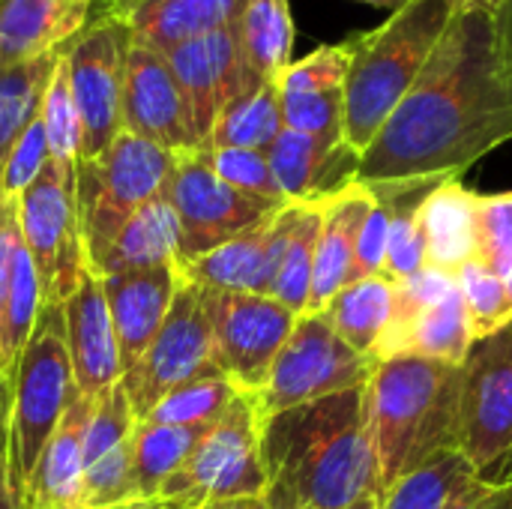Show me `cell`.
<instances>
[{"instance_id":"1","label":"cell","mask_w":512,"mask_h":509,"mask_svg":"<svg viewBox=\"0 0 512 509\" xmlns=\"http://www.w3.org/2000/svg\"><path fill=\"white\" fill-rule=\"evenodd\" d=\"M512 141V63L498 18L459 6L411 93L363 150L357 180L462 177Z\"/></svg>"},{"instance_id":"2","label":"cell","mask_w":512,"mask_h":509,"mask_svg":"<svg viewBox=\"0 0 512 509\" xmlns=\"http://www.w3.org/2000/svg\"><path fill=\"white\" fill-rule=\"evenodd\" d=\"M270 509H375L384 483L366 384L261 420Z\"/></svg>"},{"instance_id":"3","label":"cell","mask_w":512,"mask_h":509,"mask_svg":"<svg viewBox=\"0 0 512 509\" xmlns=\"http://www.w3.org/2000/svg\"><path fill=\"white\" fill-rule=\"evenodd\" d=\"M462 366L423 357L378 360L366 384L369 426L384 489L429 459L462 450Z\"/></svg>"},{"instance_id":"4","label":"cell","mask_w":512,"mask_h":509,"mask_svg":"<svg viewBox=\"0 0 512 509\" xmlns=\"http://www.w3.org/2000/svg\"><path fill=\"white\" fill-rule=\"evenodd\" d=\"M459 6V0H408L375 30L351 36L342 132L357 156L411 93Z\"/></svg>"},{"instance_id":"5","label":"cell","mask_w":512,"mask_h":509,"mask_svg":"<svg viewBox=\"0 0 512 509\" xmlns=\"http://www.w3.org/2000/svg\"><path fill=\"white\" fill-rule=\"evenodd\" d=\"M72 399L75 384L66 351L63 306L42 303L9 384L3 477L12 509H21L27 480Z\"/></svg>"},{"instance_id":"6","label":"cell","mask_w":512,"mask_h":509,"mask_svg":"<svg viewBox=\"0 0 512 509\" xmlns=\"http://www.w3.org/2000/svg\"><path fill=\"white\" fill-rule=\"evenodd\" d=\"M174 168V153L120 132L117 141L75 168V213L87 270H96L120 228L138 207L156 198Z\"/></svg>"},{"instance_id":"7","label":"cell","mask_w":512,"mask_h":509,"mask_svg":"<svg viewBox=\"0 0 512 509\" xmlns=\"http://www.w3.org/2000/svg\"><path fill=\"white\" fill-rule=\"evenodd\" d=\"M267 471L261 459V414L255 393H240L231 408L204 429L183 468L162 486L159 501L216 504L264 498Z\"/></svg>"},{"instance_id":"8","label":"cell","mask_w":512,"mask_h":509,"mask_svg":"<svg viewBox=\"0 0 512 509\" xmlns=\"http://www.w3.org/2000/svg\"><path fill=\"white\" fill-rule=\"evenodd\" d=\"M375 360L357 354L321 312L297 315L264 387L255 393L261 420L369 384Z\"/></svg>"},{"instance_id":"9","label":"cell","mask_w":512,"mask_h":509,"mask_svg":"<svg viewBox=\"0 0 512 509\" xmlns=\"http://www.w3.org/2000/svg\"><path fill=\"white\" fill-rule=\"evenodd\" d=\"M162 198L171 204L180 225V264H189L237 234L255 228L273 216L279 201L246 195L228 186L210 165L207 150H189L174 156V168L162 186Z\"/></svg>"},{"instance_id":"10","label":"cell","mask_w":512,"mask_h":509,"mask_svg":"<svg viewBox=\"0 0 512 509\" xmlns=\"http://www.w3.org/2000/svg\"><path fill=\"white\" fill-rule=\"evenodd\" d=\"M207 375H222V372L216 369V357H213V330L204 306V288L180 276L174 303L156 339L141 354V360L120 378L135 423L147 420V414L168 393Z\"/></svg>"},{"instance_id":"11","label":"cell","mask_w":512,"mask_h":509,"mask_svg":"<svg viewBox=\"0 0 512 509\" xmlns=\"http://www.w3.org/2000/svg\"><path fill=\"white\" fill-rule=\"evenodd\" d=\"M459 417L462 453L483 483L498 486L512 462V321L468 351Z\"/></svg>"},{"instance_id":"12","label":"cell","mask_w":512,"mask_h":509,"mask_svg":"<svg viewBox=\"0 0 512 509\" xmlns=\"http://www.w3.org/2000/svg\"><path fill=\"white\" fill-rule=\"evenodd\" d=\"M18 222L42 303L63 306L87 270L75 213V168L48 159L39 177L18 195Z\"/></svg>"},{"instance_id":"13","label":"cell","mask_w":512,"mask_h":509,"mask_svg":"<svg viewBox=\"0 0 512 509\" xmlns=\"http://www.w3.org/2000/svg\"><path fill=\"white\" fill-rule=\"evenodd\" d=\"M129 39L132 30L123 18L93 15L81 36L63 48L81 123L78 162L99 159L123 132V72Z\"/></svg>"},{"instance_id":"14","label":"cell","mask_w":512,"mask_h":509,"mask_svg":"<svg viewBox=\"0 0 512 509\" xmlns=\"http://www.w3.org/2000/svg\"><path fill=\"white\" fill-rule=\"evenodd\" d=\"M204 306L213 330L216 369L240 390L258 393L276 354L294 330L297 315L264 294H237L204 288Z\"/></svg>"},{"instance_id":"15","label":"cell","mask_w":512,"mask_h":509,"mask_svg":"<svg viewBox=\"0 0 512 509\" xmlns=\"http://www.w3.org/2000/svg\"><path fill=\"white\" fill-rule=\"evenodd\" d=\"M123 132L159 144L174 156L201 150L165 51L138 36H132L126 48Z\"/></svg>"},{"instance_id":"16","label":"cell","mask_w":512,"mask_h":509,"mask_svg":"<svg viewBox=\"0 0 512 509\" xmlns=\"http://www.w3.org/2000/svg\"><path fill=\"white\" fill-rule=\"evenodd\" d=\"M171 72L177 78V87L186 102V114L192 123V132L198 138V147L207 144L219 114L228 108L231 99H237L243 90L258 87L240 57L237 30H216L198 39H189L171 51H165Z\"/></svg>"},{"instance_id":"17","label":"cell","mask_w":512,"mask_h":509,"mask_svg":"<svg viewBox=\"0 0 512 509\" xmlns=\"http://www.w3.org/2000/svg\"><path fill=\"white\" fill-rule=\"evenodd\" d=\"M351 63V39L321 45L312 54L294 60L279 78V105L285 129L321 138L345 141V75Z\"/></svg>"},{"instance_id":"18","label":"cell","mask_w":512,"mask_h":509,"mask_svg":"<svg viewBox=\"0 0 512 509\" xmlns=\"http://www.w3.org/2000/svg\"><path fill=\"white\" fill-rule=\"evenodd\" d=\"M291 225H294V201L279 207L273 216H267L255 228L222 243L219 249L183 264L180 276L213 291L270 297Z\"/></svg>"},{"instance_id":"19","label":"cell","mask_w":512,"mask_h":509,"mask_svg":"<svg viewBox=\"0 0 512 509\" xmlns=\"http://www.w3.org/2000/svg\"><path fill=\"white\" fill-rule=\"evenodd\" d=\"M63 327H66V351L72 363L75 393L96 402L123 375L102 279L96 273L90 270L81 273L78 288L63 303Z\"/></svg>"},{"instance_id":"20","label":"cell","mask_w":512,"mask_h":509,"mask_svg":"<svg viewBox=\"0 0 512 509\" xmlns=\"http://www.w3.org/2000/svg\"><path fill=\"white\" fill-rule=\"evenodd\" d=\"M99 279L117 339L120 372H129L156 339L162 321L168 318V309L180 285V270L150 267V270H129Z\"/></svg>"},{"instance_id":"21","label":"cell","mask_w":512,"mask_h":509,"mask_svg":"<svg viewBox=\"0 0 512 509\" xmlns=\"http://www.w3.org/2000/svg\"><path fill=\"white\" fill-rule=\"evenodd\" d=\"M96 0H0V69L69 48L90 24Z\"/></svg>"},{"instance_id":"22","label":"cell","mask_w":512,"mask_h":509,"mask_svg":"<svg viewBox=\"0 0 512 509\" xmlns=\"http://www.w3.org/2000/svg\"><path fill=\"white\" fill-rule=\"evenodd\" d=\"M264 153L285 201L315 204L357 180L360 156L345 141L333 144L294 129H282Z\"/></svg>"},{"instance_id":"23","label":"cell","mask_w":512,"mask_h":509,"mask_svg":"<svg viewBox=\"0 0 512 509\" xmlns=\"http://www.w3.org/2000/svg\"><path fill=\"white\" fill-rule=\"evenodd\" d=\"M375 207V195L366 183L354 180L336 195L321 201V234L315 246V270L306 312H321L348 282H354V249L360 228ZM303 312V315H306Z\"/></svg>"},{"instance_id":"24","label":"cell","mask_w":512,"mask_h":509,"mask_svg":"<svg viewBox=\"0 0 512 509\" xmlns=\"http://www.w3.org/2000/svg\"><path fill=\"white\" fill-rule=\"evenodd\" d=\"M90 411L93 402L75 393L27 480L21 509L84 507V429Z\"/></svg>"},{"instance_id":"25","label":"cell","mask_w":512,"mask_h":509,"mask_svg":"<svg viewBox=\"0 0 512 509\" xmlns=\"http://www.w3.org/2000/svg\"><path fill=\"white\" fill-rule=\"evenodd\" d=\"M249 0H138L126 15L132 36L171 51L189 39L237 27Z\"/></svg>"},{"instance_id":"26","label":"cell","mask_w":512,"mask_h":509,"mask_svg":"<svg viewBox=\"0 0 512 509\" xmlns=\"http://www.w3.org/2000/svg\"><path fill=\"white\" fill-rule=\"evenodd\" d=\"M474 204L477 192H471L462 177L441 180L420 207V228L426 237V267L459 273L465 261L477 255L474 234Z\"/></svg>"},{"instance_id":"27","label":"cell","mask_w":512,"mask_h":509,"mask_svg":"<svg viewBox=\"0 0 512 509\" xmlns=\"http://www.w3.org/2000/svg\"><path fill=\"white\" fill-rule=\"evenodd\" d=\"M180 264V225L171 204L162 198H150L144 207L132 213V219L120 228L102 261L96 264V276H114L129 270L150 267H177Z\"/></svg>"},{"instance_id":"28","label":"cell","mask_w":512,"mask_h":509,"mask_svg":"<svg viewBox=\"0 0 512 509\" xmlns=\"http://www.w3.org/2000/svg\"><path fill=\"white\" fill-rule=\"evenodd\" d=\"M234 30L243 66L255 84L276 81L294 63V15L288 0H249Z\"/></svg>"},{"instance_id":"29","label":"cell","mask_w":512,"mask_h":509,"mask_svg":"<svg viewBox=\"0 0 512 509\" xmlns=\"http://www.w3.org/2000/svg\"><path fill=\"white\" fill-rule=\"evenodd\" d=\"M393 309H396V282L387 276H366L348 282L321 309V315L357 354L375 360V348L384 330L390 327Z\"/></svg>"},{"instance_id":"30","label":"cell","mask_w":512,"mask_h":509,"mask_svg":"<svg viewBox=\"0 0 512 509\" xmlns=\"http://www.w3.org/2000/svg\"><path fill=\"white\" fill-rule=\"evenodd\" d=\"M477 483L471 459L462 450H447L387 486L375 509H450Z\"/></svg>"},{"instance_id":"31","label":"cell","mask_w":512,"mask_h":509,"mask_svg":"<svg viewBox=\"0 0 512 509\" xmlns=\"http://www.w3.org/2000/svg\"><path fill=\"white\" fill-rule=\"evenodd\" d=\"M207 426L135 423L132 429V477L138 501H159L162 486L183 468Z\"/></svg>"},{"instance_id":"32","label":"cell","mask_w":512,"mask_h":509,"mask_svg":"<svg viewBox=\"0 0 512 509\" xmlns=\"http://www.w3.org/2000/svg\"><path fill=\"white\" fill-rule=\"evenodd\" d=\"M282 129L285 123H282L279 87L276 81H264L258 87L243 90L237 99L228 102V108L219 114L201 150H222V147L267 150Z\"/></svg>"},{"instance_id":"33","label":"cell","mask_w":512,"mask_h":509,"mask_svg":"<svg viewBox=\"0 0 512 509\" xmlns=\"http://www.w3.org/2000/svg\"><path fill=\"white\" fill-rule=\"evenodd\" d=\"M321 201L303 204L294 201V225L270 288V297L279 300L285 309L294 315H303L309 306V291H312V270H315V246L321 234Z\"/></svg>"},{"instance_id":"34","label":"cell","mask_w":512,"mask_h":509,"mask_svg":"<svg viewBox=\"0 0 512 509\" xmlns=\"http://www.w3.org/2000/svg\"><path fill=\"white\" fill-rule=\"evenodd\" d=\"M54 63H57V54L0 69V171L12 147L18 144L21 132L36 117Z\"/></svg>"},{"instance_id":"35","label":"cell","mask_w":512,"mask_h":509,"mask_svg":"<svg viewBox=\"0 0 512 509\" xmlns=\"http://www.w3.org/2000/svg\"><path fill=\"white\" fill-rule=\"evenodd\" d=\"M240 393L243 390L231 378L207 375V378L189 381V384L177 387L174 393H168L147 414V420L150 423H165V426H210L231 408V402Z\"/></svg>"},{"instance_id":"36","label":"cell","mask_w":512,"mask_h":509,"mask_svg":"<svg viewBox=\"0 0 512 509\" xmlns=\"http://www.w3.org/2000/svg\"><path fill=\"white\" fill-rule=\"evenodd\" d=\"M39 117H42L45 138H48V156L57 165L78 168L81 123H78V111H75L63 51L57 54V63H54V69L48 75V84H45V93H42V102H39Z\"/></svg>"},{"instance_id":"37","label":"cell","mask_w":512,"mask_h":509,"mask_svg":"<svg viewBox=\"0 0 512 509\" xmlns=\"http://www.w3.org/2000/svg\"><path fill=\"white\" fill-rule=\"evenodd\" d=\"M462 300L468 306L474 342L489 339L492 333L504 330L512 321V300L504 279L492 273L480 258H471L459 267L456 273Z\"/></svg>"},{"instance_id":"38","label":"cell","mask_w":512,"mask_h":509,"mask_svg":"<svg viewBox=\"0 0 512 509\" xmlns=\"http://www.w3.org/2000/svg\"><path fill=\"white\" fill-rule=\"evenodd\" d=\"M477 255L492 273L507 279L512 270V192L480 195L474 204Z\"/></svg>"},{"instance_id":"39","label":"cell","mask_w":512,"mask_h":509,"mask_svg":"<svg viewBox=\"0 0 512 509\" xmlns=\"http://www.w3.org/2000/svg\"><path fill=\"white\" fill-rule=\"evenodd\" d=\"M138 504L132 477V438L84 468V507L117 509Z\"/></svg>"},{"instance_id":"40","label":"cell","mask_w":512,"mask_h":509,"mask_svg":"<svg viewBox=\"0 0 512 509\" xmlns=\"http://www.w3.org/2000/svg\"><path fill=\"white\" fill-rule=\"evenodd\" d=\"M132 429H135V414H132L123 384L117 381L105 396H99L93 402V411H90V420L84 429V468L90 462L102 459L108 450L129 441Z\"/></svg>"},{"instance_id":"41","label":"cell","mask_w":512,"mask_h":509,"mask_svg":"<svg viewBox=\"0 0 512 509\" xmlns=\"http://www.w3.org/2000/svg\"><path fill=\"white\" fill-rule=\"evenodd\" d=\"M210 156V165L213 171L234 189L246 192V195H258V198H267V201H279V204H288L276 177H273V168H270V159L264 150H240V147H222V150H207Z\"/></svg>"},{"instance_id":"42","label":"cell","mask_w":512,"mask_h":509,"mask_svg":"<svg viewBox=\"0 0 512 509\" xmlns=\"http://www.w3.org/2000/svg\"><path fill=\"white\" fill-rule=\"evenodd\" d=\"M48 138H45V126H42V117L36 111V117L30 120V126L21 132L18 144L12 147L3 171H0V195L6 198H18L36 177L39 171L45 168L48 162Z\"/></svg>"},{"instance_id":"43","label":"cell","mask_w":512,"mask_h":509,"mask_svg":"<svg viewBox=\"0 0 512 509\" xmlns=\"http://www.w3.org/2000/svg\"><path fill=\"white\" fill-rule=\"evenodd\" d=\"M387 240H390V216L375 201V207L369 210V216H366V222L360 228V237H357V249H354V279L384 276Z\"/></svg>"},{"instance_id":"44","label":"cell","mask_w":512,"mask_h":509,"mask_svg":"<svg viewBox=\"0 0 512 509\" xmlns=\"http://www.w3.org/2000/svg\"><path fill=\"white\" fill-rule=\"evenodd\" d=\"M21 246H24V237H21V222H18V198L0 195V309L9 297L15 258Z\"/></svg>"},{"instance_id":"45","label":"cell","mask_w":512,"mask_h":509,"mask_svg":"<svg viewBox=\"0 0 512 509\" xmlns=\"http://www.w3.org/2000/svg\"><path fill=\"white\" fill-rule=\"evenodd\" d=\"M477 509H512V483H498L486 492Z\"/></svg>"},{"instance_id":"46","label":"cell","mask_w":512,"mask_h":509,"mask_svg":"<svg viewBox=\"0 0 512 509\" xmlns=\"http://www.w3.org/2000/svg\"><path fill=\"white\" fill-rule=\"evenodd\" d=\"M495 18H498V30H501L504 51H507V57H510L512 63V0H504V3H501V9L495 12Z\"/></svg>"},{"instance_id":"47","label":"cell","mask_w":512,"mask_h":509,"mask_svg":"<svg viewBox=\"0 0 512 509\" xmlns=\"http://www.w3.org/2000/svg\"><path fill=\"white\" fill-rule=\"evenodd\" d=\"M138 0H96V9L93 15H114V18H123Z\"/></svg>"},{"instance_id":"48","label":"cell","mask_w":512,"mask_h":509,"mask_svg":"<svg viewBox=\"0 0 512 509\" xmlns=\"http://www.w3.org/2000/svg\"><path fill=\"white\" fill-rule=\"evenodd\" d=\"M489 489H492V483H483V480H480L474 489H468V492H465V495H462V498H459V501H456L450 509H477V504L486 498V492H489Z\"/></svg>"},{"instance_id":"49","label":"cell","mask_w":512,"mask_h":509,"mask_svg":"<svg viewBox=\"0 0 512 509\" xmlns=\"http://www.w3.org/2000/svg\"><path fill=\"white\" fill-rule=\"evenodd\" d=\"M201 509H270L264 498H240V501H216V504H204Z\"/></svg>"},{"instance_id":"50","label":"cell","mask_w":512,"mask_h":509,"mask_svg":"<svg viewBox=\"0 0 512 509\" xmlns=\"http://www.w3.org/2000/svg\"><path fill=\"white\" fill-rule=\"evenodd\" d=\"M6 414H9V387L0 378V453H3V438H6Z\"/></svg>"},{"instance_id":"51","label":"cell","mask_w":512,"mask_h":509,"mask_svg":"<svg viewBox=\"0 0 512 509\" xmlns=\"http://www.w3.org/2000/svg\"><path fill=\"white\" fill-rule=\"evenodd\" d=\"M357 3H366V6H381V9H399L402 3H408V0H357Z\"/></svg>"},{"instance_id":"52","label":"cell","mask_w":512,"mask_h":509,"mask_svg":"<svg viewBox=\"0 0 512 509\" xmlns=\"http://www.w3.org/2000/svg\"><path fill=\"white\" fill-rule=\"evenodd\" d=\"M459 3H465V6H483V9H492V12H498L504 0H459Z\"/></svg>"},{"instance_id":"53","label":"cell","mask_w":512,"mask_h":509,"mask_svg":"<svg viewBox=\"0 0 512 509\" xmlns=\"http://www.w3.org/2000/svg\"><path fill=\"white\" fill-rule=\"evenodd\" d=\"M117 509H168V504L165 501H138V504H126Z\"/></svg>"},{"instance_id":"54","label":"cell","mask_w":512,"mask_h":509,"mask_svg":"<svg viewBox=\"0 0 512 509\" xmlns=\"http://www.w3.org/2000/svg\"><path fill=\"white\" fill-rule=\"evenodd\" d=\"M0 509H12L9 492H6V477H3V468H0Z\"/></svg>"},{"instance_id":"55","label":"cell","mask_w":512,"mask_h":509,"mask_svg":"<svg viewBox=\"0 0 512 509\" xmlns=\"http://www.w3.org/2000/svg\"><path fill=\"white\" fill-rule=\"evenodd\" d=\"M165 504H168V509H201L195 504H183V501H165Z\"/></svg>"},{"instance_id":"56","label":"cell","mask_w":512,"mask_h":509,"mask_svg":"<svg viewBox=\"0 0 512 509\" xmlns=\"http://www.w3.org/2000/svg\"><path fill=\"white\" fill-rule=\"evenodd\" d=\"M504 285H507V291H510V300H512V270L507 273V279H504Z\"/></svg>"},{"instance_id":"57","label":"cell","mask_w":512,"mask_h":509,"mask_svg":"<svg viewBox=\"0 0 512 509\" xmlns=\"http://www.w3.org/2000/svg\"><path fill=\"white\" fill-rule=\"evenodd\" d=\"M501 483H512V462H510V468H507V474H504V480Z\"/></svg>"},{"instance_id":"58","label":"cell","mask_w":512,"mask_h":509,"mask_svg":"<svg viewBox=\"0 0 512 509\" xmlns=\"http://www.w3.org/2000/svg\"><path fill=\"white\" fill-rule=\"evenodd\" d=\"M0 468H3V453H0Z\"/></svg>"}]
</instances>
